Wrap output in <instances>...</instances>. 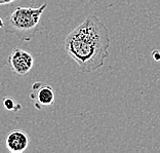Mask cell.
<instances>
[{
	"mask_svg": "<svg viewBox=\"0 0 160 153\" xmlns=\"http://www.w3.org/2000/svg\"><path fill=\"white\" fill-rule=\"evenodd\" d=\"M29 146V136L21 130H14L6 137V148L10 152L22 153Z\"/></svg>",
	"mask_w": 160,
	"mask_h": 153,
	"instance_id": "obj_5",
	"label": "cell"
},
{
	"mask_svg": "<svg viewBox=\"0 0 160 153\" xmlns=\"http://www.w3.org/2000/svg\"><path fill=\"white\" fill-rule=\"evenodd\" d=\"M65 50L81 72L89 73L104 65L109 56L110 35L103 22L89 14L65 39Z\"/></svg>",
	"mask_w": 160,
	"mask_h": 153,
	"instance_id": "obj_1",
	"label": "cell"
},
{
	"mask_svg": "<svg viewBox=\"0 0 160 153\" xmlns=\"http://www.w3.org/2000/svg\"><path fill=\"white\" fill-rule=\"evenodd\" d=\"M3 106L8 111H19L22 109L21 105L19 103H17L12 98H6V99H4V101H3Z\"/></svg>",
	"mask_w": 160,
	"mask_h": 153,
	"instance_id": "obj_6",
	"label": "cell"
},
{
	"mask_svg": "<svg viewBox=\"0 0 160 153\" xmlns=\"http://www.w3.org/2000/svg\"><path fill=\"white\" fill-rule=\"evenodd\" d=\"M30 99L34 102L36 109H42L43 106H52L56 101V92L53 87L42 82H34L32 84Z\"/></svg>",
	"mask_w": 160,
	"mask_h": 153,
	"instance_id": "obj_4",
	"label": "cell"
},
{
	"mask_svg": "<svg viewBox=\"0 0 160 153\" xmlns=\"http://www.w3.org/2000/svg\"><path fill=\"white\" fill-rule=\"evenodd\" d=\"M3 27H4V22L0 19V28H3Z\"/></svg>",
	"mask_w": 160,
	"mask_h": 153,
	"instance_id": "obj_9",
	"label": "cell"
},
{
	"mask_svg": "<svg viewBox=\"0 0 160 153\" xmlns=\"http://www.w3.org/2000/svg\"><path fill=\"white\" fill-rule=\"evenodd\" d=\"M10 69L18 75H26L34 66V57L22 48H14L7 59Z\"/></svg>",
	"mask_w": 160,
	"mask_h": 153,
	"instance_id": "obj_3",
	"label": "cell"
},
{
	"mask_svg": "<svg viewBox=\"0 0 160 153\" xmlns=\"http://www.w3.org/2000/svg\"><path fill=\"white\" fill-rule=\"evenodd\" d=\"M152 57H153L156 61H159L160 60V53L157 52V50H155V52L152 53Z\"/></svg>",
	"mask_w": 160,
	"mask_h": 153,
	"instance_id": "obj_7",
	"label": "cell"
},
{
	"mask_svg": "<svg viewBox=\"0 0 160 153\" xmlns=\"http://www.w3.org/2000/svg\"><path fill=\"white\" fill-rule=\"evenodd\" d=\"M17 0H0V5H4V4H9V3H12Z\"/></svg>",
	"mask_w": 160,
	"mask_h": 153,
	"instance_id": "obj_8",
	"label": "cell"
},
{
	"mask_svg": "<svg viewBox=\"0 0 160 153\" xmlns=\"http://www.w3.org/2000/svg\"><path fill=\"white\" fill-rule=\"evenodd\" d=\"M47 7L43 3L39 7H17L4 22L5 33L17 34L24 37L25 34L36 30L40 23L42 13Z\"/></svg>",
	"mask_w": 160,
	"mask_h": 153,
	"instance_id": "obj_2",
	"label": "cell"
}]
</instances>
